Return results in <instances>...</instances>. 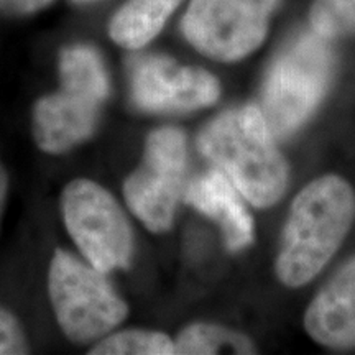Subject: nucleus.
<instances>
[{"instance_id":"3","label":"nucleus","mask_w":355,"mask_h":355,"mask_svg":"<svg viewBox=\"0 0 355 355\" xmlns=\"http://www.w3.org/2000/svg\"><path fill=\"white\" fill-rule=\"evenodd\" d=\"M109 74L91 44H71L60 55V89L37 101L32 132L44 153H64L91 139L109 96Z\"/></svg>"},{"instance_id":"17","label":"nucleus","mask_w":355,"mask_h":355,"mask_svg":"<svg viewBox=\"0 0 355 355\" xmlns=\"http://www.w3.org/2000/svg\"><path fill=\"white\" fill-rule=\"evenodd\" d=\"M51 2L53 0H0V13L13 17L32 15L46 8Z\"/></svg>"},{"instance_id":"5","label":"nucleus","mask_w":355,"mask_h":355,"mask_svg":"<svg viewBox=\"0 0 355 355\" xmlns=\"http://www.w3.org/2000/svg\"><path fill=\"white\" fill-rule=\"evenodd\" d=\"M48 293L58 326L78 345L101 340L128 314L105 273L64 250H56L51 259Z\"/></svg>"},{"instance_id":"10","label":"nucleus","mask_w":355,"mask_h":355,"mask_svg":"<svg viewBox=\"0 0 355 355\" xmlns=\"http://www.w3.org/2000/svg\"><path fill=\"white\" fill-rule=\"evenodd\" d=\"M304 327L326 347H355V257L345 261L311 301Z\"/></svg>"},{"instance_id":"12","label":"nucleus","mask_w":355,"mask_h":355,"mask_svg":"<svg viewBox=\"0 0 355 355\" xmlns=\"http://www.w3.org/2000/svg\"><path fill=\"white\" fill-rule=\"evenodd\" d=\"M183 0H127L109 24V37L127 50H140L162 32Z\"/></svg>"},{"instance_id":"8","label":"nucleus","mask_w":355,"mask_h":355,"mask_svg":"<svg viewBox=\"0 0 355 355\" xmlns=\"http://www.w3.org/2000/svg\"><path fill=\"white\" fill-rule=\"evenodd\" d=\"M186 165L188 150L183 132L163 127L150 133L144 162L123 183V198L152 232H165L173 225L183 196Z\"/></svg>"},{"instance_id":"18","label":"nucleus","mask_w":355,"mask_h":355,"mask_svg":"<svg viewBox=\"0 0 355 355\" xmlns=\"http://www.w3.org/2000/svg\"><path fill=\"white\" fill-rule=\"evenodd\" d=\"M7 194H8V175L6 168H3L2 163H0V220H2L3 209H6Z\"/></svg>"},{"instance_id":"7","label":"nucleus","mask_w":355,"mask_h":355,"mask_svg":"<svg viewBox=\"0 0 355 355\" xmlns=\"http://www.w3.org/2000/svg\"><path fill=\"white\" fill-rule=\"evenodd\" d=\"M282 0H191L181 32L201 55L234 63L254 53Z\"/></svg>"},{"instance_id":"2","label":"nucleus","mask_w":355,"mask_h":355,"mask_svg":"<svg viewBox=\"0 0 355 355\" xmlns=\"http://www.w3.org/2000/svg\"><path fill=\"white\" fill-rule=\"evenodd\" d=\"M198 146L255 207H270L285 194L288 165L259 105L217 115L199 133Z\"/></svg>"},{"instance_id":"13","label":"nucleus","mask_w":355,"mask_h":355,"mask_svg":"<svg viewBox=\"0 0 355 355\" xmlns=\"http://www.w3.org/2000/svg\"><path fill=\"white\" fill-rule=\"evenodd\" d=\"M175 354H255L254 344L243 334L216 324L196 322L180 332Z\"/></svg>"},{"instance_id":"6","label":"nucleus","mask_w":355,"mask_h":355,"mask_svg":"<svg viewBox=\"0 0 355 355\" xmlns=\"http://www.w3.org/2000/svg\"><path fill=\"white\" fill-rule=\"evenodd\" d=\"M61 212L71 239L87 263L104 273L130 266L132 227L107 189L84 178L73 180L61 194Z\"/></svg>"},{"instance_id":"1","label":"nucleus","mask_w":355,"mask_h":355,"mask_svg":"<svg viewBox=\"0 0 355 355\" xmlns=\"http://www.w3.org/2000/svg\"><path fill=\"white\" fill-rule=\"evenodd\" d=\"M355 219V194L344 178L311 181L293 201L282 235L277 275L286 286L309 283L327 265Z\"/></svg>"},{"instance_id":"9","label":"nucleus","mask_w":355,"mask_h":355,"mask_svg":"<svg viewBox=\"0 0 355 355\" xmlns=\"http://www.w3.org/2000/svg\"><path fill=\"white\" fill-rule=\"evenodd\" d=\"M133 104L145 112H189L219 99V81L202 68L181 66L163 55H140L128 63Z\"/></svg>"},{"instance_id":"19","label":"nucleus","mask_w":355,"mask_h":355,"mask_svg":"<svg viewBox=\"0 0 355 355\" xmlns=\"http://www.w3.org/2000/svg\"><path fill=\"white\" fill-rule=\"evenodd\" d=\"M83 2H87V0H83Z\"/></svg>"},{"instance_id":"15","label":"nucleus","mask_w":355,"mask_h":355,"mask_svg":"<svg viewBox=\"0 0 355 355\" xmlns=\"http://www.w3.org/2000/svg\"><path fill=\"white\" fill-rule=\"evenodd\" d=\"M309 28L329 42L355 37V0H314Z\"/></svg>"},{"instance_id":"16","label":"nucleus","mask_w":355,"mask_h":355,"mask_svg":"<svg viewBox=\"0 0 355 355\" xmlns=\"http://www.w3.org/2000/svg\"><path fill=\"white\" fill-rule=\"evenodd\" d=\"M28 343L19 319L10 311L0 308V355L28 354Z\"/></svg>"},{"instance_id":"11","label":"nucleus","mask_w":355,"mask_h":355,"mask_svg":"<svg viewBox=\"0 0 355 355\" xmlns=\"http://www.w3.org/2000/svg\"><path fill=\"white\" fill-rule=\"evenodd\" d=\"M184 201L220 225L230 252L242 250L254 242V219L242 194L222 170H209L191 181Z\"/></svg>"},{"instance_id":"14","label":"nucleus","mask_w":355,"mask_h":355,"mask_svg":"<svg viewBox=\"0 0 355 355\" xmlns=\"http://www.w3.org/2000/svg\"><path fill=\"white\" fill-rule=\"evenodd\" d=\"M92 355H170L175 343L163 332L128 329L107 334L89 350Z\"/></svg>"},{"instance_id":"4","label":"nucleus","mask_w":355,"mask_h":355,"mask_svg":"<svg viewBox=\"0 0 355 355\" xmlns=\"http://www.w3.org/2000/svg\"><path fill=\"white\" fill-rule=\"evenodd\" d=\"M329 40L306 30L275 58L260 96V112L275 139H286L313 115L334 74Z\"/></svg>"}]
</instances>
